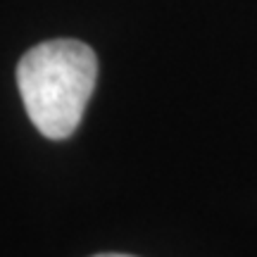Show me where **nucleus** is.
Wrapping results in <instances>:
<instances>
[{
    "label": "nucleus",
    "mask_w": 257,
    "mask_h": 257,
    "mask_svg": "<svg viewBox=\"0 0 257 257\" xmlns=\"http://www.w3.org/2000/svg\"><path fill=\"white\" fill-rule=\"evenodd\" d=\"M98 81V57L74 38L43 41L17 64V86L31 124L50 141L79 128Z\"/></svg>",
    "instance_id": "f257e3e1"
},
{
    "label": "nucleus",
    "mask_w": 257,
    "mask_h": 257,
    "mask_svg": "<svg viewBox=\"0 0 257 257\" xmlns=\"http://www.w3.org/2000/svg\"><path fill=\"white\" fill-rule=\"evenodd\" d=\"M93 257H134V255H121V252H102V255H93Z\"/></svg>",
    "instance_id": "f03ea898"
}]
</instances>
